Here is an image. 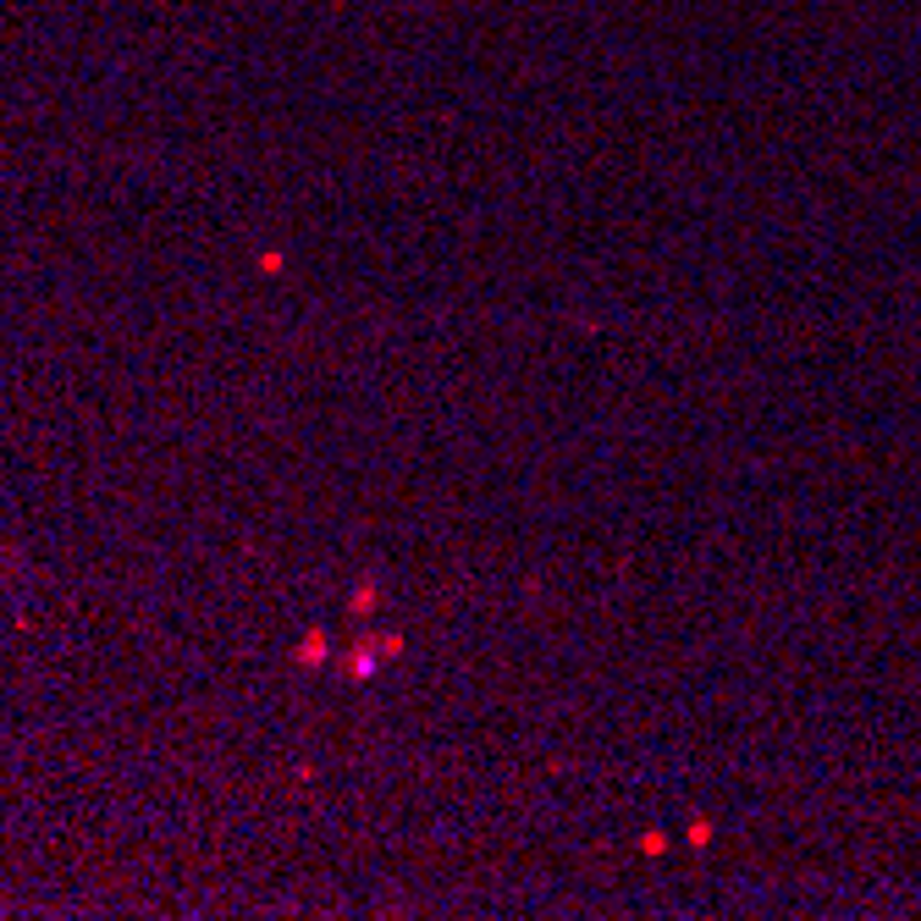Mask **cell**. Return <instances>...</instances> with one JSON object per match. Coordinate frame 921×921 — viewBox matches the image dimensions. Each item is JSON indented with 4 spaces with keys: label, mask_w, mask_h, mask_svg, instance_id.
I'll return each mask as SVG.
<instances>
[{
    "label": "cell",
    "mask_w": 921,
    "mask_h": 921,
    "mask_svg": "<svg viewBox=\"0 0 921 921\" xmlns=\"http://www.w3.org/2000/svg\"><path fill=\"white\" fill-rule=\"evenodd\" d=\"M397 651H403V640H397V635L359 640V651H348V673H353V679H370V673H375V662H381V657H397Z\"/></svg>",
    "instance_id": "6da1fadb"
},
{
    "label": "cell",
    "mask_w": 921,
    "mask_h": 921,
    "mask_svg": "<svg viewBox=\"0 0 921 921\" xmlns=\"http://www.w3.org/2000/svg\"><path fill=\"white\" fill-rule=\"evenodd\" d=\"M298 662H326V635H320V629H309V635H304V646H298Z\"/></svg>",
    "instance_id": "7a4b0ae2"
},
{
    "label": "cell",
    "mask_w": 921,
    "mask_h": 921,
    "mask_svg": "<svg viewBox=\"0 0 921 921\" xmlns=\"http://www.w3.org/2000/svg\"><path fill=\"white\" fill-rule=\"evenodd\" d=\"M370 607H375V585H359L353 591V613H370Z\"/></svg>",
    "instance_id": "3957f363"
},
{
    "label": "cell",
    "mask_w": 921,
    "mask_h": 921,
    "mask_svg": "<svg viewBox=\"0 0 921 921\" xmlns=\"http://www.w3.org/2000/svg\"><path fill=\"white\" fill-rule=\"evenodd\" d=\"M640 849H646V855H662V849H668V838H662V833H646V838H640Z\"/></svg>",
    "instance_id": "277c9868"
}]
</instances>
